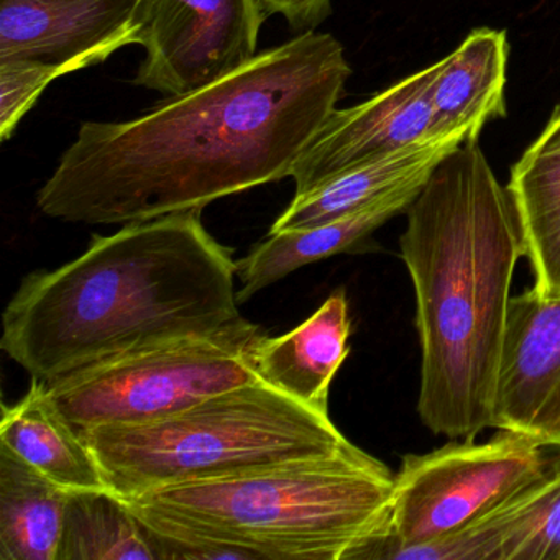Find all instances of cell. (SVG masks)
Segmentation results:
<instances>
[{
    "label": "cell",
    "mask_w": 560,
    "mask_h": 560,
    "mask_svg": "<svg viewBox=\"0 0 560 560\" xmlns=\"http://www.w3.org/2000/svg\"><path fill=\"white\" fill-rule=\"evenodd\" d=\"M265 19L258 0H143L133 84L176 97L215 83L257 57Z\"/></svg>",
    "instance_id": "ba28073f"
},
{
    "label": "cell",
    "mask_w": 560,
    "mask_h": 560,
    "mask_svg": "<svg viewBox=\"0 0 560 560\" xmlns=\"http://www.w3.org/2000/svg\"><path fill=\"white\" fill-rule=\"evenodd\" d=\"M201 212L93 235L70 264L25 275L2 317V350L51 383L238 319L234 250L206 231Z\"/></svg>",
    "instance_id": "7a4b0ae2"
},
{
    "label": "cell",
    "mask_w": 560,
    "mask_h": 560,
    "mask_svg": "<svg viewBox=\"0 0 560 560\" xmlns=\"http://www.w3.org/2000/svg\"><path fill=\"white\" fill-rule=\"evenodd\" d=\"M501 560H560V448L546 470L517 491Z\"/></svg>",
    "instance_id": "ffe728a7"
},
{
    "label": "cell",
    "mask_w": 560,
    "mask_h": 560,
    "mask_svg": "<svg viewBox=\"0 0 560 560\" xmlns=\"http://www.w3.org/2000/svg\"><path fill=\"white\" fill-rule=\"evenodd\" d=\"M464 142V137L457 133L439 136L337 173L314 188L294 195L270 232L314 228L388 196L422 188L444 156Z\"/></svg>",
    "instance_id": "7c38bea8"
},
{
    "label": "cell",
    "mask_w": 560,
    "mask_h": 560,
    "mask_svg": "<svg viewBox=\"0 0 560 560\" xmlns=\"http://www.w3.org/2000/svg\"><path fill=\"white\" fill-rule=\"evenodd\" d=\"M67 71L31 60L0 61V140L11 139L48 84Z\"/></svg>",
    "instance_id": "44dd1931"
},
{
    "label": "cell",
    "mask_w": 560,
    "mask_h": 560,
    "mask_svg": "<svg viewBox=\"0 0 560 560\" xmlns=\"http://www.w3.org/2000/svg\"><path fill=\"white\" fill-rule=\"evenodd\" d=\"M401 258L421 343L418 415L429 431L493 428L514 268L523 257L510 191L478 140L444 156L406 209Z\"/></svg>",
    "instance_id": "3957f363"
},
{
    "label": "cell",
    "mask_w": 560,
    "mask_h": 560,
    "mask_svg": "<svg viewBox=\"0 0 560 560\" xmlns=\"http://www.w3.org/2000/svg\"><path fill=\"white\" fill-rule=\"evenodd\" d=\"M120 498L317 457L352 444L329 412L264 382L241 386L160 421L80 431Z\"/></svg>",
    "instance_id": "5b68a950"
},
{
    "label": "cell",
    "mask_w": 560,
    "mask_h": 560,
    "mask_svg": "<svg viewBox=\"0 0 560 560\" xmlns=\"http://www.w3.org/2000/svg\"><path fill=\"white\" fill-rule=\"evenodd\" d=\"M265 18L280 15L291 31L304 34L316 31L330 14L332 0H258Z\"/></svg>",
    "instance_id": "7402d4cb"
},
{
    "label": "cell",
    "mask_w": 560,
    "mask_h": 560,
    "mask_svg": "<svg viewBox=\"0 0 560 560\" xmlns=\"http://www.w3.org/2000/svg\"><path fill=\"white\" fill-rule=\"evenodd\" d=\"M350 77L342 44L307 31L136 119L88 120L38 191V209L126 225L291 178Z\"/></svg>",
    "instance_id": "6da1fadb"
},
{
    "label": "cell",
    "mask_w": 560,
    "mask_h": 560,
    "mask_svg": "<svg viewBox=\"0 0 560 560\" xmlns=\"http://www.w3.org/2000/svg\"><path fill=\"white\" fill-rule=\"evenodd\" d=\"M520 225L534 294L560 300V106L511 168L506 186Z\"/></svg>",
    "instance_id": "9a60e30c"
},
{
    "label": "cell",
    "mask_w": 560,
    "mask_h": 560,
    "mask_svg": "<svg viewBox=\"0 0 560 560\" xmlns=\"http://www.w3.org/2000/svg\"><path fill=\"white\" fill-rule=\"evenodd\" d=\"M349 300L334 291L323 306L283 336L267 334L255 349L258 380L303 405L329 412L330 385L350 353Z\"/></svg>",
    "instance_id": "4fadbf2b"
},
{
    "label": "cell",
    "mask_w": 560,
    "mask_h": 560,
    "mask_svg": "<svg viewBox=\"0 0 560 560\" xmlns=\"http://www.w3.org/2000/svg\"><path fill=\"white\" fill-rule=\"evenodd\" d=\"M493 429L560 448V300L511 298Z\"/></svg>",
    "instance_id": "8fae6325"
},
{
    "label": "cell",
    "mask_w": 560,
    "mask_h": 560,
    "mask_svg": "<svg viewBox=\"0 0 560 560\" xmlns=\"http://www.w3.org/2000/svg\"><path fill=\"white\" fill-rule=\"evenodd\" d=\"M0 444L70 491L109 490L96 455L42 380L32 378L15 405L2 402Z\"/></svg>",
    "instance_id": "e0dca14e"
},
{
    "label": "cell",
    "mask_w": 560,
    "mask_h": 560,
    "mask_svg": "<svg viewBox=\"0 0 560 560\" xmlns=\"http://www.w3.org/2000/svg\"><path fill=\"white\" fill-rule=\"evenodd\" d=\"M435 70V63L422 68L357 106L334 110L294 165L296 195L360 163L444 136L432 109Z\"/></svg>",
    "instance_id": "30bf717a"
},
{
    "label": "cell",
    "mask_w": 560,
    "mask_h": 560,
    "mask_svg": "<svg viewBox=\"0 0 560 560\" xmlns=\"http://www.w3.org/2000/svg\"><path fill=\"white\" fill-rule=\"evenodd\" d=\"M159 560L152 533L110 490L71 491L58 560Z\"/></svg>",
    "instance_id": "d6986e66"
},
{
    "label": "cell",
    "mask_w": 560,
    "mask_h": 560,
    "mask_svg": "<svg viewBox=\"0 0 560 560\" xmlns=\"http://www.w3.org/2000/svg\"><path fill=\"white\" fill-rule=\"evenodd\" d=\"M419 189L380 199L366 208L314 228L268 232L267 237L237 260L238 304L247 303L258 291L283 280L298 268L314 261L355 252L383 224L406 212Z\"/></svg>",
    "instance_id": "2e32d148"
},
{
    "label": "cell",
    "mask_w": 560,
    "mask_h": 560,
    "mask_svg": "<svg viewBox=\"0 0 560 560\" xmlns=\"http://www.w3.org/2000/svg\"><path fill=\"white\" fill-rule=\"evenodd\" d=\"M264 330L238 317L212 332L143 347L47 383L78 429L160 421L206 399L260 382L255 349Z\"/></svg>",
    "instance_id": "8992f818"
},
{
    "label": "cell",
    "mask_w": 560,
    "mask_h": 560,
    "mask_svg": "<svg viewBox=\"0 0 560 560\" xmlns=\"http://www.w3.org/2000/svg\"><path fill=\"white\" fill-rule=\"evenodd\" d=\"M70 493L0 444V560H58Z\"/></svg>",
    "instance_id": "ac0fdd59"
},
{
    "label": "cell",
    "mask_w": 560,
    "mask_h": 560,
    "mask_svg": "<svg viewBox=\"0 0 560 560\" xmlns=\"http://www.w3.org/2000/svg\"><path fill=\"white\" fill-rule=\"evenodd\" d=\"M143 28V0H0V61L70 74L142 44Z\"/></svg>",
    "instance_id": "9c48e42d"
},
{
    "label": "cell",
    "mask_w": 560,
    "mask_h": 560,
    "mask_svg": "<svg viewBox=\"0 0 560 560\" xmlns=\"http://www.w3.org/2000/svg\"><path fill=\"white\" fill-rule=\"evenodd\" d=\"M546 445L498 429L487 442L408 454L395 474L388 527L355 560H389L401 547L444 539L506 503L549 464Z\"/></svg>",
    "instance_id": "52a82bcc"
},
{
    "label": "cell",
    "mask_w": 560,
    "mask_h": 560,
    "mask_svg": "<svg viewBox=\"0 0 560 560\" xmlns=\"http://www.w3.org/2000/svg\"><path fill=\"white\" fill-rule=\"evenodd\" d=\"M506 34L475 28L444 60L438 61L431 100L438 130L465 142L480 137L485 124L506 116Z\"/></svg>",
    "instance_id": "5bb4252c"
},
{
    "label": "cell",
    "mask_w": 560,
    "mask_h": 560,
    "mask_svg": "<svg viewBox=\"0 0 560 560\" xmlns=\"http://www.w3.org/2000/svg\"><path fill=\"white\" fill-rule=\"evenodd\" d=\"M393 485L395 474L352 442L122 500L153 533L247 560H355L388 527Z\"/></svg>",
    "instance_id": "277c9868"
}]
</instances>
